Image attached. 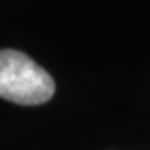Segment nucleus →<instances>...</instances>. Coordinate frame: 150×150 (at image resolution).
Instances as JSON below:
<instances>
[{"label": "nucleus", "instance_id": "nucleus-1", "mask_svg": "<svg viewBox=\"0 0 150 150\" xmlns=\"http://www.w3.org/2000/svg\"><path fill=\"white\" fill-rule=\"evenodd\" d=\"M52 94L54 80L44 67L20 51H0V98L18 105H40Z\"/></svg>", "mask_w": 150, "mask_h": 150}]
</instances>
